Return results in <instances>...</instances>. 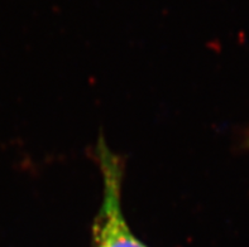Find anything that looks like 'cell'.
Here are the masks:
<instances>
[{"instance_id": "cell-1", "label": "cell", "mask_w": 249, "mask_h": 247, "mask_svg": "<svg viewBox=\"0 0 249 247\" xmlns=\"http://www.w3.org/2000/svg\"><path fill=\"white\" fill-rule=\"evenodd\" d=\"M95 154L103 179V197L91 226L90 247H148L134 235L124 217L123 160L107 147L104 136L99 138Z\"/></svg>"}, {"instance_id": "cell-2", "label": "cell", "mask_w": 249, "mask_h": 247, "mask_svg": "<svg viewBox=\"0 0 249 247\" xmlns=\"http://www.w3.org/2000/svg\"><path fill=\"white\" fill-rule=\"evenodd\" d=\"M244 144H246V147L249 149V132H247V136L246 139H244Z\"/></svg>"}]
</instances>
